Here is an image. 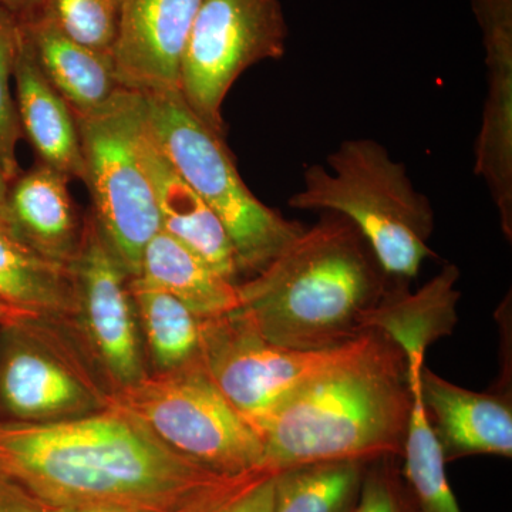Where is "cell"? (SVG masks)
<instances>
[{
  "mask_svg": "<svg viewBox=\"0 0 512 512\" xmlns=\"http://www.w3.org/2000/svg\"><path fill=\"white\" fill-rule=\"evenodd\" d=\"M326 163L306 168L302 190L289 205L348 218L389 278L404 281L419 274L424 259L434 256L429 245L434 214L406 167L370 138L343 141Z\"/></svg>",
  "mask_w": 512,
  "mask_h": 512,
  "instance_id": "cell-4",
  "label": "cell"
},
{
  "mask_svg": "<svg viewBox=\"0 0 512 512\" xmlns=\"http://www.w3.org/2000/svg\"><path fill=\"white\" fill-rule=\"evenodd\" d=\"M483 37L512 32V0H470Z\"/></svg>",
  "mask_w": 512,
  "mask_h": 512,
  "instance_id": "cell-30",
  "label": "cell"
},
{
  "mask_svg": "<svg viewBox=\"0 0 512 512\" xmlns=\"http://www.w3.org/2000/svg\"><path fill=\"white\" fill-rule=\"evenodd\" d=\"M9 181L6 180L0 170V227L9 229L8 211H6V200H8ZM10 231V229H9Z\"/></svg>",
  "mask_w": 512,
  "mask_h": 512,
  "instance_id": "cell-34",
  "label": "cell"
},
{
  "mask_svg": "<svg viewBox=\"0 0 512 512\" xmlns=\"http://www.w3.org/2000/svg\"><path fill=\"white\" fill-rule=\"evenodd\" d=\"M42 0H0V6L8 9L19 20H25L39 12Z\"/></svg>",
  "mask_w": 512,
  "mask_h": 512,
  "instance_id": "cell-32",
  "label": "cell"
},
{
  "mask_svg": "<svg viewBox=\"0 0 512 512\" xmlns=\"http://www.w3.org/2000/svg\"><path fill=\"white\" fill-rule=\"evenodd\" d=\"M372 335L370 329L335 349H288L262 338L234 311L201 320L200 357L221 392L258 431L293 394L365 348Z\"/></svg>",
  "mask_w": 512,
  "mask_h": 512,
  "instance_id": "cell-10",
  "label": "cell"
},
{
  "mask_svg": "<svg viewBox=\"0 0 512 512\" xmlns=\"http://www.w3.org/2000/svg\"><path fill=\"white\" fill-rule=\"evenodd\" d=\"M0 476L45 507L146 510H173L234 478L175 453L113 403L50 423L0 417Z\"/></svg>",
  "mask_w": 512,
  "mask_h": 512,
  "instance_id": "cell-1",
  "label": "cell"
},
{
  "mask_svg": "<svg viewBox=\"0 0 512 512\" xmlns=\"http://www.w3.org/2000/svg\"><path fill=\"white\" fill-rule=\"evenodd\" d=\"M20 25L40 69L73 113L99 109L121 89L113 57L79 45L43 16H30Z\"/></svg>",
  "mask_w": 512,
  "mask_h": 512,
  "instance_id": "cell-18",
  "label": "cell"
},
{
  "mask_svg": "<svg viewBox=\"0 0 512 512\" xmlns=\"http://www.w3.org/2000/svg\"><path fill=\"white\" fill-rule=\"evenodd\" d=\"M136 278L170 293L201 320L220 318L239 306L237 284L163 231L144 248Z\"/></svg>",
  "mask_w": 512,
  "mask_h": 512,
  "instance_id": "cell-20",
  "label": "cell"
},
{
  "mask_svg": "<svg viewBox=\"0 0 512 512\" xmlns=\"http://www.w3.org/2000/svg\"><path fill=\"white\" fill-rule=\"evenodd\" d=\"M258 473H262V471L229 478V480L217 485V487L211 488L207 493L201 494L200 497L195 498L190 503L173 508V510H146V508L126 507H45L42 512H210L212 508L217 507L222 500H225L229 494L234 493L237 488L247 483L248 480H251Z\"/></svg>",
  "mask_w": 512,
  "mask_h": 512,
  "instance_id": "cell-29",
  "label": "cell"
},
{
  "mask_svg": "<svg viewBox=\"0 0 512 512\" xmlns=\"http://www.w3.org/2000/svg\"><path fill=\"white\" fill-rule=\"evenodd\" d=\"M488 92L474 171L483 178L508 241L512 239V35L483 39Z\"/></svg>",
  "mask_w": 512,
  "mask_h": 512,
  "instance_id": "cell-17",
  "label": "cell"
},
{
  "mask_svg": "<svg viewBox=\"0 0 512 512\" xmlns=\"http://www.w3.org/2000/svg\"><path fill=\"white\" fill-rule=\"evenodd\" d=\"M275 474L262 471L210 512H274Z\"/></svg>",
  "mask_w": 512,
  "mask_h": 512,
  "instance_id": "cell-28",
  "label": "cell"
},
{
  "mask_svg": "<svg viewBox=\"0 0 512 512\" xmlns=\"http://www.w3.org/2000/svg\"><path fill=\"white\" fill-rule=\"evenodd\" d=\"M114 406L143 421L161 443L212 473L262 470L264 443L202 365L201 357L171 372L150 373L114 394Z\"/></svg>",
  "mask_w": 512,
  "mask_h": 512,
  "instance_id": "cell-7",
  "label": "cell"
},
{
  "mask_svg": "<svg viewBox=\"0 0 512 512\" xmlns=\"http://www.w3.org/2000/svg\"><path fill=\"white\" fill-rule=\"evenodd\" d=\"M45 505L22 487L0 476V512H42Z\"/></svg>",
  "mask_w": 512,
  "mask_h": 512,
  "instance_id": "cell-31",
  "label": "cell"
},
{
  "mask_svg": "<svg viewBox=\"0 0 512 512\" xmlns=\"http://www.w3.org/2000/svg\"><path fill=\"white\" fill-rule=\"evenodd\" d=\"M421 402L444 460L468 456H512L510 394L478 393L448 382L423 366Z\"/></svg>",
  "mask_w": 512,
  "mask_h": 512,
  "instance_id": "cell-13",
  "label": "cell"
},
{
  "mask_svg": "<svg viewBox=\"0 0 512 512\" xmlns=\"http://www.w3.org/2000/svg\"><path fill=\"white\" fill-rule=\"evenodd\" d=\"M460 269L446 265L416 293L390 285L375 308L365 315L366 330H379L399 348L420 345L429 349L437 340L450 335L457 323V303L461 293L456 284Z\"/></svg>",
  "mask_w": 512,
  "mask_h": 512,
  "instance_id": "cell-19",
  "label": "cell"
},
{
  "mask_svg": "<svg viewBox=\"0 0 512 512\" xmlns=\"http://www.w3.org/2000/svg\"><path fill=\"white\" fill-rule=\"evenodd\" d=\"M36 316L39 315L19 311V309L12 308V306L0 302V326L12 325V323H18L20 320L36 318Z\"/></svg>",
  "mask_w": 512,
  "mask_h": 512,
  "instance_id": "cell-33",
  "label": "cell"
},
{
  "mask_svg": "<svg viewBox=\"0 0 512 512\" xmlns=\"http://www.w3.org/2000/svg\"><path fill=\"white\" fill-rule=\"evenodd\" d=\"M202 0H121L114 70L123 89L180 92L181 63Z\"/></svg>",
  "mask_w": 512,
  "mask_h": 512,
  "instance_id": "cell-12",
  "label": "cell"
},
{
  "mask_svg": "<svg viewBox=\"0 0 512 512\" xmlns=\"http://www.w3.org/2000/svg\"><path fill=\"white\" fill-rule=\"evenodd\" d=\"M423 366L419 362L407 363L412 409L402 457L410 505L412 512H463L448 483L446 460L421 402Z\"/></svg>",
  "mask_w": 512,
  "mask_h": 512,
  "instance_id": "cell-23",
  "label": "cell"
},
{
  "mask_svg": "<svg viewBox=\"0 0 512 512\" xmlns=\"http://www.w3.org/2000/svg\"><path fill=\"white\" fill-rule=\"evenodd\" d=\"M74 292L70 323L113 396L150 375L130 276L111 252L93 215L83 221L69 266Z\"/></svg>",
  "mask_w": 512,
  "mask_h": 512,
  "instance_id": "cell-11",
  "label": "cell"
},
{
  "mask_svg": "<svg viewBox=\"0 0 512 512\" xmlns=\"http://www.w3.org/2000/svg\"><path fill=\"white\" fill-rule=\"evenodd\" d=\"M387 279L359 229L325 212L261 272L237 284L235 312L275 345L340 348L369 332L365 315L383 298Z\"/></svg>",
  "mask_w": 512,
  "mask_h": 512,
  "instance_id": "cell-2",
  "label": "cell"
},
{
  "mask_svg": "<svg viewBox=\"0 0 512 512\" xmlns=\"http://www.w3.org/2000/svg\"><path fill=\"white\" fill-rule=\"evenodd\" d=\"M367 463L326 461L274 473V512H352Z\"/></svg>",
  "mask_w": 512,
  "mask_h": 512,
  "instance_id": "cell-24",
  "label": "cell"
},
{
  "mask_svg": "<svg viewBox=\"0 0 512 512\" xmlns=\"http://www.w3.org/2000/svg\"><path fill=\"white\" fill-rule=\"evenodd\" d=\"M15 103L20 130L35 148L40 163L77 180L84 177L79 130L72 107L57 92L37 63L22 28L15 70Z\"/></svg>",
  "mask_w": 512,
  "mask_h": 512,
  "instance_id": "cell-16",
  "label": "cell"
},
{
  "mask_svg": "<svg viewBox=\"0 0 512 512\" xmlns=\"http://www.w3.org/2000/svg\"><path fill=\"white\" fill-rule=\"evenodd\" d=\"M151 137L224 225L239 272L256 275L305 231L255 197L224 136L190 109L180 92L144 96Z\"/></svg>",
  "mask_w": 512,
  "mask_h": 512,
  "instance_id": "cell-5",
  "label": "cell"
},
{
  "mask_svg": "<svg viewBox=\"0 0 512 512\" xmlns=\"http://www.w3.org/2000/svg\"><path fill=\"white\" fill-rule=\"evenodd\" d=\"M148 370L165 373L200 357L201 319L170 293L130 279Z\"/></svg>",
  "mask_w": 512,
  "mask_h": 512,
  "instance_id": "cell-22",
  "label": "cell"
},
{
  "mask_svg": "<svg viewBox=\"0 0 512 512\" xmlns=\"http://www.w3.org/2000/svg\"><path fill=\"white\" fill-rule=\"evenodd\" d=\"M121 0H42L39 12L63 35L113 57L119 33Z\"/></svg>",
  "mask_w": 512,
  "mask_h": 512,
  "instance_id": "cell-25",
  "label": "cell"
},
{
  "mask_svg": "<svg viewBox=\"0 0 512 512\" xmlns=\"http://www.w3.org/2000/svg\"><path fill=\"white\" fill-rule=\"evenodd\" d=\"M20 39V20L8 9L0 6V170L9 184L22 174L18 161V144L22 130L12 93L13 70Z\"/></svg>",
  "mask_w": 512,
  "mask_h": 512,
  "instance_id": "cell-26",
  "label": "cell"
},
{
  "mask_svg": "<svg viewBox=\"0 0 512 512\" xmlns=\"http://www.w3.org/2000/svg\"><path fill=\"white\" fill-rule=\"evenodd\" d=\"M74 117L94 221L124 271L136 278L144 248L160 232L153 184L140 150L144 96L121 87L99 109Z\"/></svg>",
  "mask_w": 512,
  "mask_h": 512,
  "instance_id": "cell-6",
  "label": "cell"
},
{
  "mask_svg": "<svg viewBox=\"0 0 512 512\" xmlns=\"http://www.w3.org/2000/svg\"><path fill=\"white\" fill-rule=\"evenodd\" d=\"M140 150L153 184L160 231L191 249L228 281L238 284L241 272L237 255L224 225L151 137L146 123V106Z\"/></svg>",
  "mask_w": 512,
  "mask_h": 512,
  "instance_id": "cell-14",
  "label": "cell"
},
{
  "mask_svg": "<svg viewBox=\"0 0 512 512\" xmlns=\"http://www.w3.org/2000/svg\"><path fill=\"white\" fill-rule=\"evenodd\" d=\"M69 181L67 175L40 163L9 184L6 200L10 232L37 255L66 268L79 251L83 234Z\"/></svg>",
  "mask_w": 512,
  "mask_h": 512,
  "instance_id": "cell-15",
  "label": "cell"
},
{
  "mask_svg": "<svg viewBox=\"0 0 512 512\" xmlns=\"http://www.w3.org/2000/svg\"><path fill=\"white\" fill-rule=\"evenodd\" d=\"M286 39L281 0H202L181 63L185 103L224 136L229 90L249 67L281 59Z\"/></svg>",
  "mask_w": 512,
  "mask_h": 512,
  "instance_id": "cell-9",
  "label": "cell"
},
{
  "mask_svg": "<svg viewBox=\"0 0 512 512\" xmlns=\"http://www.w3.org/2000/svg\"><path fill=\"white\" fill-rule=\"evenodd\" d=\"M397 457L367 463L359 498L352 512H412L409 497L400 483Z\"/></svg>",
  "mask_w": 512,
  "mask_h": 512,
  "instance_id": "cell-27",
  "label": "cell"
},
{
  "mask_svg": "<svg viewBox=\"0 0 512 512\" xmlns=\"http://www.w3.org/2000/svg\"><path fill=\"white\" fill-rule=\"evenodd\" d=\"M410 409L406 357L373 330L365 348L303 386L259 424L262 470L402 457Z\"/></svg>",
  "mask_w": 512,
  "mask_h": 512,
  "instance_id": "cell-3",
  "label": "cell"
},
{
  "mask_svg": "<svg viewBox=\"0 0 512 512\" xmlns=\"http://www.w3.org/2000/svg\"><path fill=\"white\" fill-rule=\"evenodd\" d=\"M0 302L33 315L70 319L74 292L69 268L47 261L0 227Z\"/></svg>",
  "mask_w": 512,
  "mask_h": 512,
  "instance_id": "cell-21",
  "label": "cell"
},
{
  "mask_svg": "<svg viewBox=\"0 0 512 512\" xmlns=\"http://www.w3.org/2000/svg\"><path fill=\"white\" fill-rule=\"evenodd\" d=\"M113 392L69 319L36 316L0 326V413L25 423L107 409Z\"/></svg>",
  "mask_w": 512,
  "mask_h": 512,
  "instance_id": "cell-8",
  "label": "cell"
}]
</instances>
